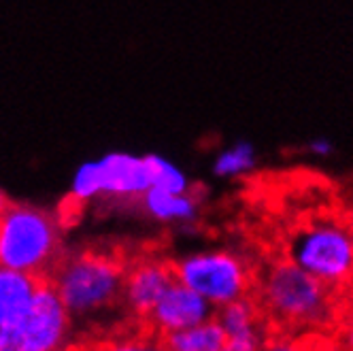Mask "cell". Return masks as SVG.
Returning <instances> with one entry per match:
<instances>
[{
    "mask_svg": "<svg viewBox=\"0 0 353 351\" xmlns=\"http://www.w3.org/2000/svg\"><path fill=\"white\" fill-rule=\"evenodd\" d=\"M254 296L279 332L317 334L339 321L341 294L288 258L270 262L258 274Z\"/></svg>",
    "mask_w": 353,
    "mask_h": 351,
    "instance_id": "obj_1",
    "label": "cell"
},
{
    "mask_svg": "<svg viewBox=\"0 0 353 351\" xmlns=\"http://www.w3.org/2000/svg\"><path fill=\"white\" fill-rule=\"evenodd\" d=\"M125 258L115 249L85 247L66 252L47 281L54 285L72 321L100 319L121 307Z\"/></svg>",
    "mask_w": 353,
    "mask_h": 351,
    "instance_id": "obj_2",
    "label": "cell"
},
{
    "mask_svg": "<svg viewBox=\"0 0 353 351\" xmlns=\"http://www.w3.org/2000/svg\"><path fill=\"white\" fill-rule=\"evenodd\" d=\"M62 232L58 213L11 200L0 215V266L47 279L66 254Z\"/></svg>",
    "mask_w": 353,
    "mask_h": 351,
    "instance_id": "obj_3",
    "label": "cell"
},
{
    "mask_svg": "<svg viewBox=\"0 0 353 351\" xmlns=\"http://www.w3.org/2000/svg\"><path fill=\"white\" fill-rule=\"evenodd\" d=\"M285 258L336 294L353 292V239L345 217H315L296 225Z\"/></svg>",
    "mask_w": 353,
    "mask_h": 351,
    "instance_id": "obj_4",
    "label": "cell"
},
{
    "mask_svg": "<svg viewBox=\"0 0 353 351\" xmlns=\"http://www.w3.org/2000/svg\"><path fill=\"white\" fill-rule=\"evenodd\" d=\"M176 281L192 288L219 309L256 292L258 272L234 249L213 247L172 260Z\"/></svg>",
    "mask_w": 353,
    "mask_h": 351,
    "instance_id": "obj_5",
    "label": "cell"
},
{
    "mask_svg": "<svg viewBox=\"0 0 353 351\" xmlns=\"http://www.w3.org/2000/svg\"><path fill=\"white\" fill-rule=\"evenodd\" d=\"M72 317L47 279L28 309L0 328V351H64Z\"/></svg>",
    "mask_w": 353,
    "mask_h": 351,
    "instance_id": "obj_6",
    "label": "cell"
},
{
    "mask_svg": "<svg viewBox=\"0 0 353 351\" xmlns=\"http://www.w3.org/2000/svg\"><path fill=\"white\" fill-rule=\"evenodd\" d=\"M151 188L149 162L145 158H132L115 154L100 164H88L81 168L74 194L81 200H111V203L139 205L141 196Z\"/></svg>",
    "mask_w": 353,
    "mask_h": 351,
    "instance_id": "obj_7",
    "label": "cell"
},
{
    "mask_svg": "<svg viewBox=\"0 0 353 351\" xmlns=\"http://www.w3.org/2000/svg\"><path fill=\"white\" fill-rule=\"evenodd\" d=\"M176 281L172 260L158 254H141L125 260L121 307L139 323L145 321L166 290Z\"/></svg>",
    "mask_w": 353,
    "mask_h": 351,
    "instance_id": "obj_8",
    "label": "cell"
},
{
    "mask_svg": "<svg viewBox=\"0 0 353 351\" xmlns=\"http://www.w3.org/2000/svg\"><path fill=\"white\" fill-rule=\"evenodd\" d=\"M211 317H215V307L209 300H205L192 288L174 281L156 303V307L149 311L143 325L160 337H168Z\"/></svg>",
    "mask_w": 353,
    "mask_h": 351,
    "instance_id": "obj_9",
    "label": "cell"
},
{
    "mask_svg": "<svg viewBox=\"0 0 353 351\" xmlns=\"http://www.w3.org/2000/svg\"><path fill=\"white\" fill-rule=\"evenodd\" d=\"M139 207L151 217L164 223H192L198 215L200 200L192 192H168L160 188H149L141 200Z\"/></svg>",
    "mask_w": 353,
    "mask_h": 351,
    "instance_id": "obj_10",
    "label": "cell"
},
{
    "mask_svg": "<svg viewBox=\"0 0 353 351\" xmlns=\"http://www.w3.org/2000/svg\"><path fill=\"white\" fill-rule=\"evenodd\" d=\"M45 279L0 266V328L28 309Z\"/></svg>",
    "mask_w": 353,
    "mask_h": 351,
    "instance_id": "obj_11",
    "label": "cell"
},
{
    "mask_svg": "<svg viewBox=\"0 0 353 351\" xmlns=\"http://www.w3.org/2000/svg\"><path fill=\"white\" fill-rule=\"evenodd\" d=\"M215 319L219 321L225 337L249 332V330H260V328H270V323L254 294L215 309Z\"/></svg>",
    "mask_w": 353,
    "mask_h": 351,
    "instance_id": "obj_12",
    "label": "cell"
},
{
    "mask_svg": "<svg viewBox=\"0 0 353 351\" xmlns=\"http://www.w3.org/2000/svg\"><path fill=\"white\" fill-rule=\"evenodd\" d=\"M172 351H221L225 332L215 317L164 337Z\"/></svg>",
    "mask_w": 353,
    "mask_h": 351,
    "instance_id": "obj_13",
    "label": "cell"
},
{
    "mask_svg": "<svg viewBox=\"0 0 353 351\" xmlns=\"http://www.w3.org/2000/svg\"><path fill=\"white\" fill-rule=\"evenodd\" d=\"M256 166H258V152L247 141H239L230 147L221 149L217 158L213 160V172L221 179L247 177L249 172L256 170Z\"/></svg>",
    "mask_w": 353,
    "mask_h": 351,
    "instance_id": "obj_14",
    "label": "cell"
},
{
    "mask_svg": "<svg viewBox=\"0 0 353 351\" xmlns=\"http://www.w3.org/2000/svg\"><path fill=\"white\" fill-rule=\"evenodd\" d=\"M94 351H172L164 337L149 330L141 323L139 330L119 332L105 343H100Z\"/></svg>",
    "mask_w": 353,
    "mask_h": 351,
    "instance_id": "obj_15",
    "label": "cell"
},
{
    "mask_svg": "<svg viewBox=\"0 0 353 351\" xmlns=\"http://www.w3.org/2000/svg\"><path fill=\"white\" fill-rule=\"evenodd\" d=\"M149 172H151V188H160L168 192H192V183L174 164H170L164 158L147 156Z\"/></svg>",
    "mask_w": 353,
    "mask_h": 351,
    "instance_id": "obj_16",
    "label": "cell"
},
{
    "mask_svg": "<svg viewBox=\"0 0 353 351\" xmlns=\"http://www.w3.org/2000/svg\"><path fill=\"white\" fill-rule=\"evenodd\" d=\"M260 351H321L317 334L276 332L270 334Z\"/></svg>",
    "mask_w": 353,
    "mask_h": 351,
    "instance_id": "obj_17",
    "label": "cell"
},
{
    "mask_svg": "<svg viewBox=\"0 0 353 351\" xmlns=\"http://www.w3.org/2000/svg\"><path fill=\"white\" fill-rule=\"evenodd\" d=\"M268 337H270V328L230 334V337H225L221 351H260Z\"/></svg>",
    "mask_w": 353,
    "mask_h": 351,
    "instance_id": "obj_18",
    "label": "cell"
},
{
    "mask_svg": "<svg viewBox=\"0 0 353 351\" xmlns=\"http://www.w3.org/2000/svg\"><path fill=\"white\" fill-rule=\"evenodd\" d=\"M339 347L341 351H353V307L339 321Z\"/></svg>",
    "mask_w": 353,
    "mask_h": 351,
    "instance_id": "obj_19",
    "label": "cell"
},
{
    "mask_svg": "<svg viewBox=\"0 0 353 351\" xmlns=\"http://www.w3.org/2000/svg\"><path fill=\"white\" fill-rule=\"evenodd\" d=\"M307 152L315 158H330L334 152V143L325 137H315L309 145H307Z\"/></svg>",
    "mask_w": 353,
    "mask_h": 351,
    "instance_id": "obj_20",
    "label": "cell"
},
{
    "mask_svg": "<svg viewBox=\"0 0 353 351\" xmlns=\"http://www.w3.org/2000/svg\"><path fill=\"white\" fill-rule=\"evenodd\" d=\"M11 203V200H9V196L3 192V190H0V215H3V211L7 209V205Z\"/></svg>",
    "mask_w": 353,
    "mask_h": 351,
    "instance_id": "obj_21",
    "label": "cell"
},
{
    "mask_svg": "<svg viewBox=\"0 0 353 351\" xmlns=\"http://www.w3.org/2000/svg\"><path fill=\"white\" fill-rule=\"evenodd\" d=\"M345 223H347V228H349V232H351V239H353V209L345 215Z\"/></svg>",
    "mask_w": 353,
    "mask_h": 351,
    "instance_id": "obj_22",
    "label": "cell"
},
{
    "mask_svg": "<svg viewBox=\"0 0 353 351\" xmlns=\"http://www.w3.org/2000/svg\"><path fill=\"white\" fill-rule=\"evenodd\" d=\"M351 294H353V292H351Z\"/></svg>",
    "mask_w": 353,
    "mask_h": 351,
    "instance_id": "obj_23",
    "label": "cell"
}]
</instances>
